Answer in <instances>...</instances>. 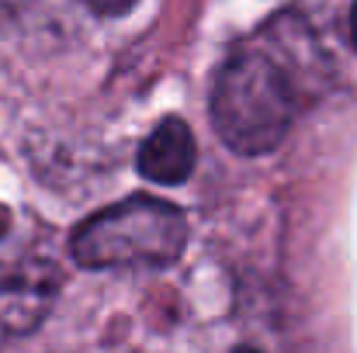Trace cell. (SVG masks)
Instances as JSON below:
<instances>
[{"mask_svg":"<svg viewBox=\"0 0 357 353\" xmlns=\"http://www.w3.org/2000/svg\"><path fill=\"white\" fill-rule=\"evenodd\" d=\"M347 31H351V42H354V49H357V3L351 7V17H347Z\"/></svg>","mask_w":357,"mask_h":353,"instance_id":"cell-6","label":"cell"},{"mask_svg":"<svg viewBox=\"0 0 357 353\" xmlns=\"http://www.w3.org/2000/svg\"><path fill=\"white\" fill-rule=\"evenodd\" d=\"M195 159H198V149H195L191 128L181 118H163L139 149V173L149 184L174 187L191 177Z\"/></svg>","mask_w":357,"mask_h":353,"instance_id":"cell-4","label":"cell"},{"mask_svg":"<svg viewBox=\"0 0 357 353\" xmlns=\"http://www.w3.org/2000/svg\"><path fill=\"white\" fill-rule=\"evenodd\" d=\"M94 14H101V17H121V14H128L139 0H84Z\"/></svg>","mask_w":357,"mask_h":353,"instance_id":"cell-5","label":"cell"},{"mask_svg":"<svg viewBox=\"0 0 357 353\" xmlns=\"http://www.w3.org/2000/svg\"><path fill=\"white\" fill-rule=\"evenodd\" d=\"M330 56L305 17L281 14L226 56L212 87V125L239 156L284 142L295 118L326 94Z\"/></svg>","mask_w":357,"mask_h":353,"instance_id":"cell-1","label":"cell"},{"mask_svg":"<svg viewBox=\"0 0 357 353\" xmlns=\"http://www.w3.org/2000/svg\"><path fill=\"white\" fill-rule=\"evenodd\" d=\"M59 291V270L49 260H24L0 274V329L31 333L52 308Z\"/></svg>","mask_w":357,"mask_h":353,"instance_id":"cell-3","label":"cell"},{"mask_svg":"<svg viewBox=\"0 0 357 353\" xmlns=\"http://www.w3.org/2000/svg\"><path fill=\"white\" fill-rule=\"evenodd\" d=\"M188 226L181 208L160 198H125L91 215L70 239V253L87 270H156L184 253Z\"/></svg>","mask_w":357,"mask_h":353,"instance_id":"cell-2","label":"cell"}]
</instances>
